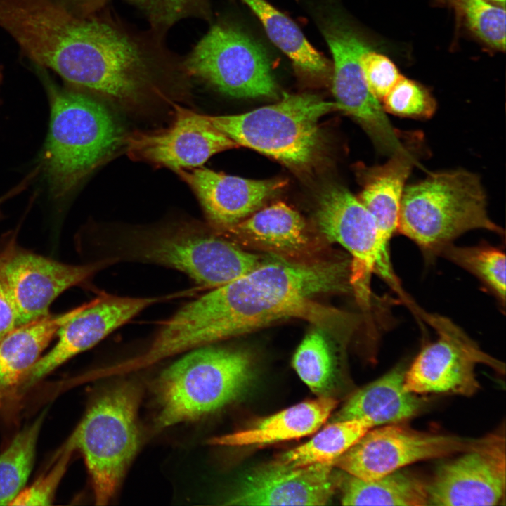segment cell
I'll list each match as a JSON object with an SVG mask.
<instances>
[{"label":"cell","instance_id":"1","mask_svg":"<svg viewBox=\"0 0 506 506\" xmlns=\"http://www.w3.org/2000/svg\"><path fill=\"white\" fill-rule=\"evenodd\" d=\"M349 258L300 261L266 257L241 277L186 304L164 323L149 346L162 361L281 320H306L336 338L351 335L359 319L319 303L327 293L351 292Z\"/></svg>","mask_w":506,"mask_h":506},{"label":"cell","instance_id":"2","mask_svg":"<svg viewBox=\"0 0 506 506\" xmlns=\"http://www.w3.org/2000/svg\"><path fill=\"white\" fill-rule=\"evenodd\" d=\"M55 71L70 86L122 103L140 101L167 71L183 67L156 40L110 17L73 15L53 44Z\"/></svg>","mask_w":506,"mask_h":506},{"label":"cell","instance_id":"3","mask_svg":"<svg viewBox=\"0 0 506 506\" xmlns=\"http://www.w3.org/2000/svg\"><path fill=\"white\" fill-rule=\"evenodd\" d=\"M50 105L48 136L39 168L52 197L69 195L119 148L122 129L93 94L61 87L43 74Z\"/></svg>","mask_w":506,"mask_h":506},{"label":"cell","instance_id":"4","mask_svg":"<svg viewBox=\"0 0 506 506\" xmlns=\"http://www.w3.org/2000/svg\"><path fill=\"white\" fill-rule=\"evenodd\" d=\"M254 377L245 350L208 344L188 351L155 382L157 428L199 420L240 399Z\"/></svg>","mask_w":506,"mask_h":506},{"label":"cell","instance_id":"5","mask_svg":"<svg viewBox=\"0 0 506 506\" xmlns=\"http://www.w3.org/2000/svg\"><path fill=\"white\" fill-rule=\"evenodd\" d=\"M476 229L504 233L488 216L486 193L476 174L464 169L434 172L405 187L397 231L427 257Z\"/></svg>","mask_w":506,"mask_h":506},{"label":"cell","instance_id":"6","mask_svg":"<svg viewBox=\"0 0 506 506\" xmlns=\"http://www.w3.org/2000/svg\"><path fill=\"white\" fill-rule=\"evenodd\" d=\"M339 110L336 102L309 94H287L278 103L233 115L207 116L238 145L270 156L294 169L309 166L321 144L319 121Z\"/></svg>","mask_w":506,"mask_h":506},{"label":"cell","instance_id":"7","mask_svg":"<svg viewBox=\"0 0 506 506\" xmlns=\"http://www.w3.org/2000/svg\"><path fill=\"white\" fill-rule=\"evenodd\" d=\"M122 247L128 259L178 270L212 289L247 273L266 259L219 233L190 224L134 234Z\"/></svg>","mask_w":506,"mask_h":506},{"label":"cell","instance_id":"8","mask_svg":"<svg viewBox=\"0 0 506 506\" xmlns=\"http://www.w3.org/2000/svg\"><path fill=\"white\" fill-rule=\"evenodd\" d=\"M138 399L137 389L129 383L108 390L72 435L84 455L98 505L111 500L138 450Z\"/></svg>","mask_w":506,"mask_h":506},{"label":"cell","instance_id":"9","mask_svg":"<svg viewBox=\"0 0 506 506\" xmlns=\"http://www.w3.org/2000/svg\"><path fill=\"white\" fill-rule=\"evenodd\" d=\"M316 222L327 240L349 254L350 285L365 313L370 311L372 274L379 276L408 306L413 305L394 272L389 245L383 240L373 216L347 188L332 185L322 192Z\"/></svg>","mask_w":506,"mask_h":506},{"label":"cell","instance_id":"10","mask_svg":"<svg viewBox=\"0 0 506 506\" xmlns=\"http://www.w3.org/2000/svg\"><path fill=\"white\" fill-rule=\"evenodd\" d=\"M186 73L235 98L271 97L277 86L268 56L241 31L215 25L183 62Z\"/></svg>","mask_w":506,"mask_h":506},{"label":"cell","instance_id":"11","mask_svg":"<svg viewBox=\"0 0 506 506\" xmlns=\"http://www.w3.org/2000/svg\"><path fill=\"white\" fill-rule=\"evenodd\" d=\"M422 318L434 329L437 338L422 349L406 370L404 387L408 391L472 396L479 389L476 364L485 363L498 370L504 368L450 319L425 312Z\"/></svg>","mask_w":506,"mask_h":506},{"label":"cell","instance_id":"12","mask_svg":"<svg viewBox=\"0 0 506 506\" xmlns=\"http://www.w3.org/2000/svg\"><path fill=\"white\" fill-rule=\"evenodd\" d=\"M481 440L386 424L368 431L333 465L351 476L373 480L418 461L467 451Z\"/></svg>","mask_w":506,"mask_h":506},{"label":"cell","instance_id":"13","mask_svg":"<svg viewBox=\"0 0 506 506\" xmlns=\"http://www.w3.org/2000/svg\"><path fill=\"white\" fill-rule=\"evenodd\" d=\"M9 237L0 245V281L15 309L19 325L50 314L53 301L79 285L105 263H61L25 249Z\"/></svg>","mask_w":506,"mask_h":506},{"label":"cell","instance_id":"14","mask_svg":"<svg viewBox=\"0 0 506 506\" xmlns=\"http://www.w3.org/2000/svg\"><path fill=\"white\" fill-rule=\"evenodd\" d=\"M325 34L334 59L332 93L339 110L365 127L378 150L393 154L403 142L365 82L360 56L368 46L353 30L343 25L332 26Z\"/></svg>","mask_w":506,"mask_h":506},{"label":"cell","instance_id":"15","mask_svg":"<svg viewBox=\"0 0 506 506\" xmlns=\"http://www.w3.org/2000/svg\"><path fill=\"white\" fill-rule=\"evenodd\" d=\"M437 468L427 484V505H495L505 488V437L484 436L475 447Z\"/></svg>","mask_w":506,"mask_h":506},{"label":"cell","instance_id":"16","mask_svg":"<svg viewBox=\"0 0 506 506\" xmlns=\"http://www.w3.org/2000/svg\"><path fill=\"white\" fill-rule=\"evenodd\" d=\"M343 477L332 462L294 466L275 460L242 476L224 504L325 505Z\"/></svg>","mask_w":506,"mask_h":506},{"label":"cell","instance_id":"17","mask_svg":"<svg viewBox=\"0 0 506 506\" xmlns=\"http://www.w3.org/2000/svg\"><path fill=\"white\" fill-rule=\"evenodd\" d=\"M159 300L157 297L102 294L84 303L78 313L60 328L57 343L27 372L18 392L28 389L72 357L93 347Z\"/></svg>","mask_w":506,"mask_h":506},{"label":"cell","instance_id":"18","mask_svg":"<svg viewBox=\"0 0 506 506\" xmlns=\"http://www.w3.org/2000/svg\"><path fill=\"white\" fill-rule=\"evenodd\" d=\"M239 145L218 129L207 116L181 107L166 129L136 132L127 140L131 157L177 171L198 167L216 153Z\"/></svg>","mask_w":506,"mask_h":506},{"label":"cell","instance_id":"19","mask_svg":"<svg viewBox=\"0 0 506 506\" xmlns=\"http://www.w3.org/2000/svg\"><path fill=\"white\" fill-rule=\"evenodd\" d=\"M195 193L209 221L226 231L256 212L284 185L280 180H252L205 168L176 171Z\"/></svg>","mask_w":506,"mask_h":506},{"label":"cell","instance_id":"20","mask_svg":"<svg viewBox=\"0 0 506 506\" xmlns=\"http://www.w3.org/2000/svg\"><path fill=\"white\" fill-rule=\"evenodd\" d=\"M406 370L404 365H397L356 391L330 422L365 419L374 427L399 423L415 416L421 410L423 401L405 389Z\"/></svg>","mask_w":506,"mask_h":506},{"label":"cell","instance_id":"21","mask_svg":"<svg viewBox=\"0 0 506 506\" xmlns=\"http://www.w3.org/2000/svg\"><path fill=\"white\" fill-rule=\"evenodd\" d=\"M338 401L332 396H318L257 421L236 432L212 438L214 446L265 445L299 439L316 432L330 417Z\"/></svg>","mask_w":506,"mask_h":506},{"label":"cell","instance_id":"22","mask_svg":"<svg viewBox=\"0 0 506 506\" xmlns=\"http://www.w3.org/2000/svg\"><path fill=\"white\" fill-rule=\"evenodd\" d=\"M51 313L20 325L0 342V403L17 393L21 381L60 328L81 309Z\"/></svg>","mask_w":506,"mask_h":506},{"label":"cell","instance_id":"23","mask_svg":"<svg viewBox=\"0 0 506 506\" xmlns=\"http://www.w3.org/2000/svg\"><path fill=\"white\" fill-rule=\"evenodd\" d=\"M415 147L403 142L402 148L391 154L387 162L368 168L358 197L373 216L383 240L389 245L397 232L401 201L415 163Z\"/></svg>","mask_w":506,"mask_h":506},{"label":"cell","instance_id":"24","mask_svg":"<svg viewBox=\"0 0 506 506\" xmlns=\"http://www.w3.org/2000/svg\"><path fill=\"white\" fill-rule=\"evenodd\" d=\"M224 232L242 242L288 258L303 253L311 243L303 218L283 202L254 212Z\"/></svg>","mask_w":506,"mask_h":506},{"label":"cell","instance_id":"25","mask_svg":"<svg viewBox=\"0 0 506 506\" xmlns=\"http://www.w3.org/2000/svg\"><path fill=\"white\" fill-rule=\"evenodd\" d=\"M344 505H427V484L399 469L373 480L349 475L342 481Z\"/></svg>","mask_w":506,"mask_h":506},{"label":"cell","instance_id":"26","mask_svg":"<svg viewBox=\"0 0 506 506\" xmlns=\"http://www.w3.org/2000/svg\"><path fill=\"white\" fill-rule=\"evenodd\" d=\"M261 20L270 40L301 71L325 73L327 60L307 41L299 27L266 0H242Z\"/></svg>","mask_w":506,"mask_h":506},{"label":"cell","instance_id":"27","mask_svg":"<svg viewBox=\"0 0 506 506\" xmlns=\"http://www.w3.org/2000/svg\"><path fill=\"white\" fill-rule=\"evenodd\" d=\"M327 335L314 327L305 335L292 358L294 370L318 396H332L341 377L337 348Z\"/></svg>","mask_w":506,"mask_h":506},{"label":"cell","instance_id":"28","mask_svg":"<svg viewBox=\"0 0 506 506\" xmlns=\"http://www.w3.org/2000/svg\"><path fill=\"white\" fill-rule=\"evenodd\" d=\"M372 428L365 419L330 422L309 441L283 453L276 460L294 466L333 463Z\"/></svg>","mask_w":506,"mask_h":506},{"label":"cell","instance_id":"29","mask_svg":"<svg viewBox=\"0 0 506 506\" xmlns=\"http://www.w3.org/2000/svg\"><path fill=\"white\" fill-rule=\"evenodd\" d=\"M44 417L42 413L24 428L0 454V505H10L25 488L33 466Z\"/></svg>","mask_w":506,"mask_h":506},{"label":"cell","instance_id":"30","mask_svg":"<svg viewBox=\"0 0 506 506\" xmlns=\"http://www.w3.org/2000/svg\"><path fill=\"white\" fill-rule=\"evenodd\" d=\"M440 254L475 275L505 305L506 257L500 249L484 244L471 247L449 244Z\"/></svg>","mask_w":506,"mask_h":506},{"label":"cell","instance_id":"31","mask_svg":"<svg viewBox=\"0 0 506 506\" xmlns=\"http://www.w3.org/2000/svg\"><path fill=\"white\" fill-rule=\"evenodd\" d=\"M468 28L490 47L505 50V10L486 0H449Z\"/></svg>","mask_w":506,"mask_h":506},{"label":"cell","instance_id":"32","mask_svg":"<svg viewBox=\"0 0 506 506\" xmlns=\"http://www.w3.org/2000/svg\"><path fill=\"white\" fill-rule=\"evenodd\" d=\"M385 112L415 119L431 118L436 102L430 91L420 83L403 76L382 101Z\"/></svg>","mask_w":506,"mask_h":506},{"label":"cell","instance_id":"33","mask_svg":"<svg viewBox=\"0 0 506 506\" xmlns=\"http://www.w3.org/2000/svg\"><path fill=\"white\" fill-rule=\"evenodd\" d=\"M126 1L142 11L157 36L182 19L203 17L206 12V0Z\"/></svg>","mask_w":506,"mask_h":506},{"label":"cell","instance_id":"34","mask_svg":"<svg viewBox=\"0 0 506 506\" xmlns=\"http://www.w3.org/2000/svg\"><path fill=\"white\" fill-rule=\"evenodd\" d=\"M76 448L72 436L57 455L54 464L32 485L23 488L10 505H50Z\"/></svg>","mask_w":506,"mask_h":506},{"label":"cell","instance_id":"35","mask_svg":"<svg viewBox=\"0 0 506 506\" xmlns=\"http://www.w3.org/2000/svg\"><path fill=\"white\" fill-rule=\"evenodd\" d=\"M360 63L370 91L382 103L402 75L388 57L369 46L361 53Z\"/></svg>","mask_w":506,"mask_h":506},{"label":"cell","instance_id":"36","mask_svg":"<svg viewBox=\"0 0 506 506\" xmlns=\"http://www.w3.org/2000/svg\"><path fill=\"white\" fill-rule=\"evenodd\" d=\"M19 325L14 306L0 281V342Z\"/></svg>","mask_w":506,"mask_h":506},{"label":"cell","instance_id":"37","mask_svg":"<svg viewBox=\"0 0 506 506\" xmlns=\"http://www.w3.org/2000/svg\"><path fill=\"white\" fill-rule=\"evenodd\" d=\"M74 13L81 16L98 14L109 0H62Z\"/></svg>","mask_w":506,"mask_h":506},{"label":"cell","instance_id":"38","mask_svg":"<svg viewBox=\"0 0 506 506\" xmlns=\"http://www.w3.org/2000/svg\"><path fill=\"white\" fill-rule=\"evenodd\" d=\"M29 183V181L25 179H24L19 185H18L16 187L13 188L11 190L8 192L7 193L4 194V195L0 197V219L2 216V214L1 212V204L9 199L11 197L14 196L19 193L22 190H23Z\"/></svg>","mask_w":506,"mask_h":506},{"label":"cell","instance_id":"39","mask_svg":"<svg viewBox=\"0 0 506 506\" xmlns=\"http://www.w3.org/2000/svg\"><path fill=\"white\" fill-rule=\"evenodd\" d=\"M493 1H497V2L500 3V4H502V6H504V5H505V0H493Z\"/></svg>","mask_w":506,"mask_h":506},{"label":"cell","instance_id":"40","mask_svg":"<svg viewBox=\"0 0 506 506\" xmlns=\"http://www.w3.org/2000/svg\"><path fill=\"white\" fill-rule=\"evenodd\" d=\"M0 80H1V77H0Z\"/></svg>","mask_w":506,"mask_h":506}]
</instances>
